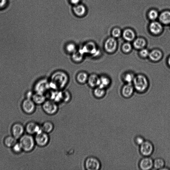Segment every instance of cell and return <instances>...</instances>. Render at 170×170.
<instances>
[{"label":"cell","instance_id":"obj_7","mask_svg":"<svg viewBox=\"0 0 170 170\" xmlns=\"http://www.w3.org/2000/svg\"><path fill=\"white\" fill-rule=\"evenodd\" d=\"M36 105L31 99L25 98L22 102L21 106L23 111L25 113L31 114L34 113Z\"/></svg>","mask_w":170,"mask_h":170},{"label":"cell","instance_id":"obj_2","mask_svg":"<svg viewBox=\"0 0 170 170\" xmlns=\"http://www.w3.org/2000/svg\"><path fill=\"white\" fill-rule=\"evenodd\" d=\"M18 140L22 146L23 151L29 152L32 151L34 149L36 144L34 137L32 135L25 134Z\"/></svg>","mask_w":170,"mask_h":170},{"label":"cell","instance_id":"obj_28","mask_svg":"<svg viewBox=\"0 0 170 170\" xmlns=\"http://www.w3.org/2000/svg\"><path fill=\"white\" fill-rule=\"evenodd\" d=\"M159 15L158 10L155 9H152L148 11L147 15L149 20L152 21H154L159 18Z\"/></svg>","mask_w":170,"mask_h":170},{"label":"cell","instance_id":"obj_30","mask_svg":"<svg viewBox=\"0 0 170 170\" xmlns=\"http://www.w3.org/2000/svg\"><path fill=\"white\" fill-rule=\"evenodd\" d=\"M145 45V40L142 38H138L136 39L133 43V45L135 48L138 49L144 48Z\"/></svg>","mask_w":170,"mask_h":170},{"label":"cell","instance_id":"obj_35","mask_svg":"<svg viewBox=\"0 0 170 170\" xmlns=\"http://www.w3.org/2000/svg\"><path fill=\"white\" fill-rule=\"evenodd\" d=\"M135 76L133 74L131 73H128L125 75L124 77V80L128 83H131L133 82Z\"/></svg>","mask_w":170,"mask_h":170},{"label":"cell","instance_id":"obj_31","mask_svg":"<svg viewBox=\"0 0 170 170\" xmlns=\"http://www.w3.org/2000/svg\"><path fill=\"white\" fill-rule=\"evenodd\" d=\"M165 161L162 158H157L154 161L153 167L155 169L161 170L165 167Z\"/></svg>","mask_w":170,"mask_h":170},{"label":"cell","instance_id":"obj_25","mask_svg":"<svg viewBox=\"0 0 170 170\" xmlns=\"http://www.w3.org/2000/svg\"><path fill=\"white\" fill-rule=\"evenodd\" d=\"M71 55V59L75 63H80L83 60L84 55L80 50H77Z\"/></svg>","mask_w":170,"mask_h":170},{"label":"cell","instance_id":"obj_29","mask_svg":"<svg viewBox=\"0 0 170 170\" xmlns=\"http://www.w3.org/2000/svg\"><path fill=\"white\" fill-rule=\"evenodd\" d=\"M65 49L67 54H70L71 55H72L78 50L76 44L72 42L67 44L65 46Z\"/></svg>","mask_w":170,"mask_h":170},{"label":"cell","instance_id":"obj_22","mask_svg":"<svg viewBox=\"0 0 170 170\" xmlns=\"http://www.w3.org/2000/svg\"><path fill=\"white\" fill-rule=\"evenodd\" d=\"M123 36L126 40L128 41H131L134 39L135 34L133 30L130 28H127L124 30Z\"/></svg>","mask_w":170,"mask_h":170},{"label":"cell","instance_id":"obj_39","mask_svg":"<svg viewBox=\"0 0 170 170\" xmlns=\"http://www.w3.org/2000/svg\"><path fill=\"white\" fill-rule=\"evenodd\" d=\"M149 52L148 50L143 48L140 51V54L142 57H145L149 56Z\"/></svg>","mask_w":170,"mask_h":170},{"label":"cell","instance_id":"obj_9","mask_svg":"<svg viewBox=\"0 0 170 170\" xmlns=\"http://www.w3.org/2000/svg\"><path fill=\"white\" fill-rule=\"evenodd\" d=\"M36 145L40 147H44L49 143L50 137L48 134L42 131L35 135L34 137Z\"/></svg>","mask_w":170,"mask_h":170},{"label":"cell","instance_id":"obj_21","mask_svg":"<svg viewBox=\"0 0 170 170\" xmlns=\"http://www.w3.org/2000/svg\"><path fill=\"white\" fill-rule=\"evenodd\" d=\"M134 87L131 83H128L125 85L122 89V93L125 97L131 96L133 93Z\"/></svg>","mask_w":170,"mask_h":170},{"label":"cell","instance_id":"obj_14","mask_svg":"<svg viewBox=\"0 0 170 170\" xmlns=\"http://www.w3.org/2000/svg\"><path fill=\"white\" fill-rule=\"evenodd\" d=\"M73 11L75 15L79 18H82L86 16L87 13V8L84 5L80 4L74 6Z\"/></svg>","mask_w":170,"mask_h":170},{"label":"cell","instance_id":"obj_36","mask_svg":"<svg viewBox=\"0 0 170 170\" xmlns=\"http://www.w3.org/2000/svg\"><path fill=\"white\" fill-rule=\"evenodd\" d=\"M121 31L120 28H116L113 29L112 31V34L114 38H118L121 35Z\"/></svg>","mask_w":170,"mask_h":170},{"label":"cell","instance_id":"obj_17","mask_svg":"<svg viewBox=\"0 0 170 170\" xmlns=\"http://www.w3.org/2000/svg\"><path fill=\"white\" fill-rule=\"evenodd\" d=\"M87 83L90 87L95 88L99 86L100 77L95 74L90 75Z\"/></svg>","mask_w":170,"mask_h":170},{"label":"cell","instance_id":"obj_12","mask_svg":"<svg viewBox=\"0 0 170 170\" xmlns=\"http://www.w3.org/2000/svg\"><path fill=\"white\" fill-rule=\"evenodd\" d=\"M140 146V151L143 155L149 156L151 155L153 152L154 146L150 141H145Z\"/></svg>","mask_w":170,"mask_h":170},{"label":"cell","instance_id":"obj_37","mask_svg":"<svg viewBox=\"0 0 170 170\" xmlns=\"http://www.w3.org/2000/svg\"><path fill=\"white\" fill-rule=\"evenodd\" d=\"M132 49L131 44L129 43H125L122 46V50L125 53H128Z\"/></svg>","mask_w":170,"mask_h":170},{"label":"cell","instance_id":"obj_11","mask_svg":"<svg viewBox=\"0 0 170 170\" xmlns=\"http://www.w3.org/2000/svg\"><path fill=\"white\" fill-rule=\"evenodd\" d=\"M25 127V132L27 133L34 135L41 131V126L38 123L34 121H30L27 123Z\"/></svg>","mask_w":170,"mask_h":170},{"label":"cell","instance_id":"obj_16","mask_svg":"<svg viewBox=\"0 0 170 170\" xmlns=\"http://www.w3.org/2000/svg\"><path fill=\"white\" fill-rule=\"evenodd\" d=\"M149 29L150 32L154 35H158L160 34L163 30L162 24L157 21H152L149 26Z\"/></svg>","mask_w":170,"mask_h":170},{"label":"cell","instance_id":"obj_42","mask_svg":"<svg viewBox=\"0 0 170 170\" xmlns=\"http://www.w3.org/2000/svg\"><path fill=\"white\" fill-rule=\"evenodd\" d=\"M168 62L169 65L170 66V57L169 58L168 61Z\"/></svg>","mask_w":170,"mask_h":170},{"label":"cell","instance_id":"obj_27","mask_svg":"<svg viewBox=\"0 0 170 170\" xmlns=\"http://www.w3.org/2000/svg\"><path fill=\"white\" fill-rule=\"evenodd\" d=\"M105 88L98 87L94 88L93 91L94 96L97 98H103L105 94Z\"/></svg>","mask_w":170,"mask_h":170},{"label":"cell","instance_id":"obj_18","mask_svg":"<svg viewBox=\"0 0 170 170\" xmlns=\"http://www.w3.org/2000/svg\"><path fill=\"white\" fill-rule=\"evenodd\" d=\"M158 18L162 24L170 25V11L166 10L162 11L160 13Z\"/></svg>","mask_w":170,"mask_h":170},{"label":"cell","instance_id":"obj_33","mask_svg":"<svg viewBox=\"0 0 170 170\" xmlns=\"http://www.w3.org/2000/svg\"><path fill=\"white\" fill-rule=\"evenodd\" d=\"M11 149L12 152L16 154L21 153L23 151L22 146L18 141L17 142Z\"/></svg>","mask_w":170,"mask_h":170},{"label":"cell","instance_id":"obj_20","mask_svg":"<svg viewBox=\"0 0 170 170\" xmlns=\"http://www.w3.org/2000/svg\"><path fill=\"white\" fill-rule=\"evenodd\" d=\"M32 100L36 105H42L46 100V96L45 94L34 92Z\"/></svg>","mask_w":170,"mask_h":170},{"label":"cell","instance_id":"obj_41","mask_svg":"<svg viewBox=\"0 0 170 170\" xmlns=\"http://www.w3.org/2000/svg\"><path fill=\"white\" fill-rule=\"evenodd\" d=\"M7 0H0V8L5 6Z\"/></svg>","mask_w":170,"mask_h":170},{"label":"cell","instance_id":"obj_1","mask_svg":"<svg viewBox=\"0 0 170 170\" xmlns=\"http://www.w3.org/2000/svg\"><path fill=\"white\" fill-rule=\"evenodd\" d=\"M69 77L64 71L58 70L54 73L49 80L51 89L61 90L64 89L68 83Z\"/></svg>","mask_w":170,"mask_h":170},{"label":"cell","instance_id":"obj_40","mask_svg":"<svg viewBox=\"0 0 170 170\" xmlns=\"http://www.w3.org/2000/svg\"><path fill=\"white\" fill-rule=\"evenodd\" d=\"M81 0H69V2L71 5H76L81 3Z\"/></svg>","mask_w":170,"mask_h":170},{"label":"cell","instance_id":"obj_34","mask_svg":"<svg viewBox=\"0 0 170 170\" xmlns=\"http://www.w3.org/2000/svg\"><path fill=\"white\" fill-rule=\"evenodd\" d=\"M62 100L66 102L69 101L71 99V95L69 91H62Z\"/></svg>","mask_w":170,"mask_h":170},{"label":"cell","instance_id":"obj_32","mask_svg":"<svg viewBox=\"0 0 170 170\" xmlns=\"http://www.w3.org/2000/svg\"><path fill=\"white\" fill-rule=\"evenodd\" d=\"M110 82V80L108 77L104 76H101L100 77V83L98 87L105 89L109 85Z\"/></svg>","mask_w":170,"mask_h":170},{"label":"cell","instance_id":"obj_38","mask_svg":"<svg viewBox=\"0 0 170 170\" xmlns=\"http://www.w3.org/2000/svg\"><path fill=\"white\" fill-rule=\"evenodd\" d=\"M145 141L144 138L140 136H138L135 139L136 144L138 145H141Z\"/></svg>","mask_w":170,"mask_h":170},{"label":"cell","instance_id":"obj_13","mask_svg":"<svg viewBox=\"0 0 170 170\" xmlns=\"http://www.w3.org/2000/svg\"><path fill=\"white\" fill-rule=\"evenodd\" d=\"M117 43L116 40L114 38L111 37L108 38L105 41L104 48L105 51L108 53H112L116 49Z\"/></svg>","mask_w":170,"mask_h":170},{"label":"cell","instance_id":"obj_26","mask_svg":"<svg viewBox=\"0 0 170 170\" xmlns=\"http://www.w3.org/2000/svg\"><path fill=\"white\" fill-rule=\"evenodd\" d=\"M149 56L152 60L158 61L161 59L162 57V53L159 50H154L149 53Z\"/></svg>","mask_w":170,"mask_h":170},{"label":"cell","instance_id":"obj_6","mask_svg":"<svg viewBox=\"0 0 170 170\" xmlns=\"http://www.w3.org/2000/svg\"><path fill=\"white\" fill-rule=\"evenodd\" d=\"M43 110L49 115H53L58 110V106L56 102L51 100H46L42 104Z\"/></svg>","mask_w":170,"mask_h":170},{"label":"cell","instance_id":"obj_15","mask_svg":"<svg viewBox=\"0 0 170 170\" xmlns=\"http://www.w3.org/2000/svg\"><path fill=\"white\" fill-rule=\"evenodd\" d=\"M153 166L154 161L149 156H145L141 160L139 163L140 168L143 170H150L153 167Z\"/></svg>","mask_w":170,"mask_h":170},{"label":"cell","instance_id":"obj_23","mask_svg":"<svg viewBox=\"0 0 170 170\" xmlns=\"http://www.w3.org/2000/svg\"><path fill=\"white\" fill-rule=\"evenodd\" d=\"M17 139L12 135L6 137L4 140V144L5 147L11 148L18 142Z\"/></svg>","mask_w":170,"mask_h":170},{"label":"cell","instance_id":"obj_19","mask_svg":"<svg viewBox=\"0 0 170 170\" xmlns=\"http://www.w3.org/2000/svg\"><path fill=\"white\" fill-rule=\"evenodd\" d=\"M89 75L84 71H80L78 73L76 76V79L78 83L83 84L87 83Z\"/></svg>","mask_w":170,"mask_h":170},{"label":"cell","instance_id":"obj_4","mask_svg":"<svg viewBox=\"0 0 170 170\" xmlns=\"http://www.w3.org/2000/svg\"><path fill=\"white\" fill-rule=\"evenodd\" d=\"M85 55V54L93 57H96L100 53V51L97 48L96 44L90 41L85 43L83 48L80 49Z\"/></svg>","mask_w":170,"mask_h":170},{"label":"cell","instance_id":"obj_5","mask_svg":"<svg viewBox=\"0 0 170 170\" xmlns=\"http://www.w3.org/2000/svg\"><path fill=\"white\" fill-rule=\"evenodd\" d=\"M134 87L139 91L145 90L148 86V81L146 78L142 75L135 77L133 81Z\"/></svg>","mask_w":170,"mask_h":170},{"label":"cell","instance_id":"obj_10","mask_svg":"<svg viewBox=\"0 0 170 170\" xmlns=\"http://www.w3.org/2000/svg\"><path fill=\"white\" fill-rule=\"evenodd\" d=\"M25 127L21 123L17 122L12 126V135L18 140L25 134Z\"/></svg>","mask_w":170,"mask_h":170},{"label":"cell","instance_id":"obj_8","mask_svg":"<svg viewBox=\"0 0 170 170\" xmlns=\"http://www.w3.org/2000/svg\"><path fill=\"white\" fill-rule=\"evenodd\" d=\"M85 168L87 170H98L101 168V163L99 160L94 156H90L85 161Z\"/></svg>","mask_w":170,"mask_h":170},{"label":"cell","instance_id":"obj_3","mask_svg":"<svg viewBox=\"0 0 170 170\" xmlns=\"http://www.w3.org/2000/svg\"><path fill=\"white\" fill-rule=\"evenodd\" d=\"M51 89L49 81L45 78L37 80L34 85V92L45 94Z\"/></svg>","mask_w":170,"mask_h":170},{"label":"cell","instance_id":"obj_24","mask_svg":"<svg viewBox=\"0 0 170 170\" xmlns=\"http://www.w3.org/2000/svg\"><path fill=\"white\" fill-rule=\"evenodd\" d=\"M41 126L42 131L47 134L51 132L54 129V124L51 122L50 121L44 122Z\"/></svg>","mask_w":170,"mask_h":170}]
</instances>
